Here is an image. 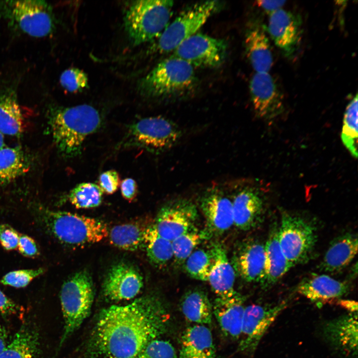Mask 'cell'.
<instances>
[{
  "mask_svg": "<svg viewBox=\"0 0 358 358\" xmlns=\"http://www.w3.org/2000/svg\"><path fill=\"white\" fill-rule=\"evenodd\" d=\"M175 350L168 341L157 339L150 343L134 358H177Z\"/></svg>",
  "mask_w": 358,
  "mask_h": 358,
  "instance_id": "ab89813d",
  "label": "cell"
},
{
  "mask_svg": "<svg viewBox=\"0 0 358 358\" xmlns=\"http://www.w3.org/2000/svg\"><path fill=\"white\" fill-rule=\"evenodd\" d=\"M193 67L172 56L159 63L138 83V91L150 97H168L184 94L195 86Z\"/></svg>",
  "mask_w": 358,
  "mask_h": 358,
  "instance_id": "277c9868",
  "label": "cell"
},
{
  "mask_svg": "<svg viewBox=\"0 0 358 358\" xmlns=\"http://www.w3.org/2000/svg\"><path fill=\"white\" fill-rule=\"evenodd\" d=\"M102 194L98 185L92 182H83L70 191L68 199L77 208H91L101 203Z\"/></svg>",
  "mask_w": 358,
  "mask_h": 358,
  "instance_id": "d590c367",
  "label": "cell"
},
{
  "mask_svg": "<svg viewBox=\"0 0 358 358\" xmlns=\"http://www.w3.org/2000/svg\"><path fill=\"white\" fill-rule=\"evenodd\" d=\"M227 49L224 40L196 33L181 42L174 50L172 56L193 67L214 68L224 61Z\"/></svg>",
  "mask_w": 358,
  "mask_h": 358,
  "instance_id": "8fae6325",
  "label": "cell"
},
{
  "mask_svg": "<svg viewBox=\"0 0 358 358\" xmlns=\"http://www.w3.org/2000/svg\"><path fill=\"white\" fill-rule=\"evenodd\" d=\"M0 18L20 32L36 37L50 35L55 28L51 6L44 0L0 1Z\"/></svg>",
  "mask_w": 358,
  "mask_h": 358,
  "instance_id": "52a82bcc",
  "label": "cell"
},
{
  "mask_svg": "<svg viewBox=\"0 0 358 358\" xmlns=\"http://www.w3.org/2000/svg\"><path fill=\"white\" fill-rule=\"evenodd\" d=\"M278 240L284 255L293 266L306 263L316 243V228L302 217L283 211Z\"/></svg>",
  "mask_w": 358,
  "mask_h": 358,
  "instance_id": "ba28073f",
  "label": "cell"
},
{
  "mask_svg": "<svg viewBox=\"0 0 358 358\" xmlns=\"http://www.w3.org/2000/svg\"><path fill=\"white\" fill-rule=\"evenodd\" d=\"M213 263L207 281L217 297H227L237 291L234 288L236 272L229 261L226 250L218 242L209 247Z\"/></svg>",
  "mask_w": 358,
  "mask_h": 358,
  "instance_id": "7402d4cb",
  "label": "cell"
},
{
  "mask_svg": "<svg viewBox=\"0 0 358 358\" xmlns=\"http://www.w3.org/2000/svg\"><path fill=\"white\" fill-rule=\"evenodd\" d=\"M200 206L206 222L205 230L211 236L220 235L234 225L232 201L212 191L201 197Z\"/></svg>",
  "mask_w": 358,
  "mask_h": 358,
  "instance_id": "d6986e66",
  "label": "cell"
},
{
  "mask_svg": "<svg viewBox=\"0 0 358 358\" xmlns=\"http://www.w3.org/2000/svg\"><path fill=\"white\" fill-rule=\"evenodd\" d=\"M143 286V277L136 268L119 263L109 270L103 283L102 292L110 301L130 300L140 292Z\"/></svg>",
  "mask_w": 358,
  "mask_h": 358,
  "instance_id": "2e32d148",
  "label": "cell"
},
{
  "mask_svg": "<svg viewBox=\"0 0 358 358\" xmlns=\"http://www.w3.org/2000/svg\"><path fill=\"white\" fill-rule=\"evenodd\" d=\"M268 30L276 46L286 58L294 57L302 38V20L300 16L280 9L269 15Z\"/></svg>",
  "mask_w": 358,
  "mask_h": 358,
  "instance_id": "5bb4252c",
  "label": "cell"
},
{
  "mask_svg": "<svg viewBox=\"0 0 358 358\" xmlns=\"http://www.w3.org/2000/svg\"><path fill=\"white\" fill-rule=\"evenodd\" d=\"M341 139L351 155L358 156V95L348 104L345 112Z\"/></svg>",
  "mask_w": 358,
  "mask_h": 358,
  "instance_id": "e575fe53",
  "label": "cell"
},
{
  "mask_svg": "<svg viewBox=\"0 0 358 358\" xmlns=\"http://www.w3.org/2000/svg\"><path fill=\"white\" fill-rule=\"evenodd\" d=\"M31 162L19 146L0 149V185L7 184L30 170Z\"/></svg>",
  "mask_w": 358,
  "mask_h": 358,
  "instance_id": "4dcf8cb0",
  "label": "cell"
},
{
  "mask_svg": "<svg viewBox=\"0 0 358 358\" xmlns=\"http://www.w3.org/2000/svg\"><path fill=\"white\" fill-rule=\"evenodd\" d=\"M180 308L185 318L190 322L205 326L212 322V305L207 294L201 289L186 292L181 298Z\"/></svg>",
  "mask_w": 358,
  "mask_h": 358,
  "instance_id": "f546056e",
  "label": "cell"
},
{
  "mask_svg": "<svg viewBox=\"0 0 358 358\" xmlns=\"http://www.w3.org/2000/svg\"><path fill=\"white\" fill-rule=\"evenodd\" d=\"M358 249L357 235L345 233L335 238L330 243L319 268L329 272L342 270L353 261Z\"/></svg>",
  "mask_w": 358,
  "mask_h": 358,
  "instance_id": "4316f807",
  "label": "cell"
},
{
  "mask_svg": "<svg viewBox=\"0 0 358 358\" xmlns=\"http://www.w3.org/2000/svg\"><path fill=\"white\" fill-rule=\"evenodd\" d=\"M197 217L196 208L192 202L179 199L167 203L160 209L154 225L162 237L172 241L195 228Z\"/></svg>",
  "mask_w": 358,
  "mask_h": 358,
  "instance_id": "4fadbf2b",
  "label": "cell"
},
{
  "mask_svg": "<svg viewBox=\"0 0 358 358\" xmlns=\"http://www.w3.org/2000/svg\"><path fill=\"white\" fill-rule=\"evenodd\" d=\"M60 83L68 91L77 92L88 87L89 80L88 76L83 71L78 68H71L61 74Z\"/></svg>",
  "mask_w": 358,
  "mask_h": 358,
  "instance_id": "74e56055",
  "label": "cell"
},
{
  "mask_svg": "<svg viewBox=\"0 0 358 358\" xmlns=\"http://www.w3.org/2000/svg\"><path fill=\"white\" fill-rule=\"evenodd\" d=\"M177 358H217L210 330L205 325L194 324L183 332Z\"/></svg>",
  "mask_w": 358,
  "mask_h": 358,
  "instance_id": "484cf974",
  "label": "cell"
},
{
  "mask_svg": "<svg viewBox=\"0 0 358 358\" xmlns=\"http://www.w3.org/2000/svg\"><path fill=\"white\" fill-rule=\"evenodd\" d=\"M43 268L19 269L10 271L4 275L0 282L3 285L20 288L27 285L34 278L43 274Z\"/></svg>",
  "mask_w": 358,
  "mask_h": 358,
  "instance_id": "f35d334b",
  "label": "cell"
},
{
  "mask_svg": "<svg viewBox=\"0 0 358 358\" xmlns=\"http://www.w3.org/2000/svg\"><path fill=\"white\" fill-rule=\"evenodd\" d=\"M120 181L118 173L114 170L101 174L98 178V186L103 193L111 194L117 191Z\"/></svg>",
  "mask_w": 358,
  "mask_h": 358,
  "instance_id": "60d3db41",
  "label": "cell"
},
{
  "mask_svg": "<svg viewBox=\"0 0 358 358\" xmlns=\"http://www.w3.org/2000/svg\"><path fill=\"white\" fill-rule=\"evenodd\" d=\"M173 5L168 0L132 2L124 16L125 29L132 43L139 45L158 38L169 24Z\"/></svg>",
  "mask_w": 358,
  "mask_h": 358,
  "instance_id": "5b68a950",
  "label": "cell"
},
{
  "mask_svg": "<svg viewBox=\"0 0 358 358\" xmlns=\"http://www.w3.org/2000/svg\"><path fill=\"white\" fill-rule=\"evenodd\" d=\"M245 298L236 292L227 297H216L213 305L214 315L223 334L234 340L240 338L245 310Z\"/></svg>",
  "mask_w": 358,
  "mask_h": 358,
  "instance_id": "44dd1931",
  "label": "cell"
},
{
  "mask_svg": "<svg viewBox=\"0 0 358 358\" xmlns=\"http://www.w3.org/2000/svg\"><path fill=\"white\" fill-rule=\"evenodd\" d=\"M144 239L147 257L153 264L163 266L173 259L172 241L162 237L154 224L145 228Z\"/></svg>",
  "mask_w": 358,
  "mask_h": 358,
  "instance_id": "1f68e13d",
  "label": "cell"
},
{
  "mask_svg": "<svg viewBox=\"0 0 358 358\" xmlns=\"http://www.w3.org/2000/svg\"><path fill=\"white\" fill-rule=\"evenodd\" d=\"M265 245V265L263 278L261 282L263 288L267 289L274 284L293 266L284 255L278 240V226L274 223Z\"/></svg>",
  "mask_w": 358,
  "mask_h": 358,
  "instance_id": "d4e9b609",
  "label": "cell"
},
{
  "mask_svg": "<svg viewBox=\"0 0 358 358\" xmlns=\"http://www.w3.org/2000/svg\"><path fill=\"white\" fill-rule=\"evenodd\" d=\"M285 2V0H258L257 4L270 15L281 9Z\"/></svg>",
  "mask_w": 358,
  "mask_h": 358,
  "instance_id": "bcb514c9",
  "label": "cell"
},
{
  "mask_svg": "<svg viewBox=\"0 0 358 358\" xmlns=\"http://www.w3.org/2000/svg\"><path fill=\"white\" fill-rule=\"evenodd\" d=\"M94 295L92 279L86 270L76 273L64 282L60 291L64 320V333L60 346L89 316Z\"/></svg>",
  "mask_w": 358,
  "mask_h": 358,
  "instance_id": "8992f818",
  "label": "cell"
},
{
  "mask_svg": "<svg viewBox=\"0 0 358 358\" xmlns=\"http://www.w3.org/2000/svg\"><path fill=\"white\" fill-rule=\"evenodd\" d=\"M19 236L17 231L10 225H0V243L5 250L9 251L16 248Z\"/></svg>",
  "mask_w": 358,
  "mask_h": 358,
  "instance_id": "b9f144b4",
  "label": "cell"
},
{
  "mask_svg": "<svg viewBox=\"0 0 358 358\" xmlns=\"http://www.w3.org/2000/svg\"><path fill=\"white\" fill-rule=\"evenodd\" d=\"M31 208L40 226L63 244L82 246L99 242L108 235L106 225L99 219L51 210L38 203Z\"/></svg>",
  "mask_w": 358,
  "mask_h": 358,
  "instance_id": "3957f363",
  "label": "cell"
},
{
  "mask_svg": "<svg viewBox=\"0 0 358 358\" xmlns=\"http://www.w3.org/2000/svg\"><path fill=\"white\" fill-rule=\"evenodd\" d=\"M5 147L4 137L3 134L0 132V149Z\"/></svg>",
  "mask_w": 358,
  "mask_h": 358,
  "instance_id": "681fc988",
  "label": "cell"
},
{
  "mask_svg": "<svg viewBox=\"0 0 358 358\" xmlns=\"http://www.w3.org/2000/svg\"><path fill=\"white\" fill-rule=\"evenodd\" d=\"M145 228L135 223L114 226L108 232L110 243L116 247L126 251H135L144 246Z\"/></svg>",
  "mask_w": 358,
  "mask_h": 358,
  "instance_id": "d6a6232c",
  "label": "cell"
},
{
  "mask_svg": "<svg viewBox=\"0 0 358 358\" xmlns=\"http://www.w3.org/2000/svg\"><path fill=\"white\" fill-rule=\"evenodd\" d=\"M39 335L35 327L25 323L0 354V358H36Z\"/></svg>",
  "mask_w": 358,
  "mask_h": 358,
  "instance_id": "f1b7e54d",
  "label": "cell"
},
{
  "mask_svg": "<svg viewBox=\"0 0 358 358\" xmlns=\"http://www.w3.org/2000/svg\"><path fill=\"white\" fill-rule=\"evenodd\" d=\"M323 334L329 345L341 354L355 358L358 354V314L348 313L325 323Z\"/></svg>",
  "mask_w": 358,
  "mask_h": 358,
  "instance_id": "ac0fdd59",
  "label": "cell"
},
{
  "mask_svg": "<svg viewBox=\"0 0 358 358\" xmlns=\"http://www.w3.org/2000/svg\"><path fill=\"white\" fill-rule=\"evenodd\" d=\"M24 118L15 88L6 86L0 90V132L20 137L24 131Z\"/></svg>",
  "mask_w": 358,
  "mask_h": 358,
  "instance_id": "83f0119b",
  "label": "cell"
},
{
  "mask_svg": "<svg viewBox=\"0 0 358 358\" xmlns=\"http://www.w3.org/2000/svg\"><path fill=\"white\" fill-rule=\"evenodd\" d=\"M19 310L18 306L11 300L5 296L0 290V312L4 315L7 316L15 314Z\"/></svg>",
  "mask_w": 358,
  "mask_h": 358,
  "instance_id": "f6af8a7d",
  "label": "cell"
},
{
  "mask_svg": "<svg viewBox=\"0 0 358 358\" xmlns=\"http://www.w3.org/2000/svg\"><path fill=\"white\" fill-rule=\"evenodd\" d=\"M245 44L248 57L256 73H268L273 64L270 45L264 25L258 22L247 29Z\"/></svg>",
  "mask_w": 358,
  "mask_h": 358,
  "instance_id": "cb8c5ba5",
  "label": "cell"
},
{
  "mask_svg": "<svg viewBox=\"0 0 358 358\" xmlns=\"http://www.w3.org/2000/svg\"><path fill=\"white\" fill-rule=\"evenodd\" d=\"M120 187L123 198L128 201L133 200L138 194V185L132 178H126L120 182Z\"/></svg>",
  "mask_w": 358,
  "mask_h": 358,
  "instance_id": "ee69618b",
  "label": "cell"
},
{
  "mask_svg": "<svg viewBox=\"0 0 358 358\" xmlns=\"http://www.w3.org/2000/svg\"><path fill=\"white\" fill-rule=\"evenodd\" d=\"M210 237L205 229L199 230L196 227L180 235L172 241L173 258L178 264L184 263L196 247Z\"/></svg>",
  "mask_w": 358,
  "mask_h": 358,
  "instance_id": "836d02e7",
  "label": "cell"
},
{
  "mask_svg": "<svg viewBox=\"0 0 358 358\" xmlns=\"http://www.w3.org/2000/svg\"><path fill=\"white\" fill-rule=\"evenodd\" d=\"M7 333L5 327L0 323V354L7 346Z\"/></svg>",
  "mask_w": 358,
  "mask_h": 358,
  "instance_id": "c3c4849f",
  "label": "cell"
},
{
  "mask_svg": "<svg viewBox=\"0 0 358 358\" xmlns=\"http://www.w3.org/2000/svg\"><path fill=\"white\" fill-rule=\"evenodd\" d=\"M180 137L179 128L171 120L160 116L148 117L129 126L125 144L160 152L173 147Z\"/></svg>",
  "mask_w": 358,
  "mask_h": 358,
  "instance_id": "30bf717a",
  "label": "cell"
},
{
  "mask_svg": "<svg viewBox=\"0 0 358 358\" xmlns=\"http://www.w3.org/2000/svg\"><path fill=\"white\" fill-rule=\"evenodd\" d=\"M170 316L159 298L146 295L100 312L90 341L96 358H134L164 334Z\"/></svg>",
  "mask_w": 358,
  "mask_h": 358,
  "instance_id": "6da1fadb",
  "label": "cell"
},
{
  "mask_svg": "<svg viewBox=\"0 0 358 358\" xmlns=\"http://www.w3.org/2000/svg\"><path fill=\"white\" fill-rule=\"evenodd\" d=\"M234 225L247 231L256 227L264 213L263 198L255 188L246 187L240 190L232 200Z\"/></svg>",
  "mask_w": 358,
  "mask_h": 358,
  "instance_id": "ffe728a7",
  "label": "cell"
},
{
  "mask_svg": "<svg viewBox=\"0 0 358 358\" xmlns=\"http://www.w3.org/2000/svg\"><path fill=\"white\" fill-rule=\"evenodd\" d=\"M249 88L252 104L259 117L272 119L283 112V96L268 73H256L251 80Z\"/></svg>",
  "mask_w": 358,
  "mask_h": 358,
  "instance_id": "9a60e30c",
  "label": "cell"
},
{
  "mask_svg": "<svg viewBox=\"0 0 358 358\" xmlns=\"http://www.w3.org/2000/svg\"><path fill=\"white\" fill-rule=\"evenodd\" d=\"M231 263L236 274L245 281L261 282L265 271V245L254 239L240 243L234 251Z\"/></svg>",
  "mask_w": 358,
  "mask_h": 358,
  "instance_id": "e0dca14e",
  "label": "cell"
},
{
  "mask_svg": "<svg viewBox=\"0 0 358 358\" xmlns=\"http://www.w3.org/2000/svg\"><path fill=\"white\" fill-rule=\"evenodd\" d=\"M349 290V285L325 274H313L304 278L297 287L298 292L317 304L339 298Z\"/></svg>",
  "mask_w": 358,
  "mask_h": 358,
  "instance_id": "603a6c76",
  "label": "cell"
},
{
  "mask_svg": "<svg viewBox=\"0 0 358 358\" xmlns=\"http://www.w3.org/2000/svg\"><path fill=\"white\" fill-rule=\"evenodd\" d=\"M339 304L347 310L349 313L358 314V303L353 300L340 299Z\"/></svg>",
  "mask_w": 358,
  "mask_h": 358,
  "instance_id": "7dc6e473",
  "label": "cell"
},
{
  "mask_svg": "<svg viewBox=\"0 0 358 358\" xmlns=\"http://www.w3.org/2000/svg\"><path fill=\"white\" fill-rule=\"evenodd\" d=\"M219 6V2L216 0L198 2L189 6L169 23L153 48L159 53L173 52L181 42L196 33L218 11Z\"/></svg>",
  "mask_w": 358,
  "mask_h": 358,
  "instance_id": "9c48e42d",
  "label": "cell"
},
{
  "mask_svg": "<svg viewBox=\"0 0 358 358\" xmlns=\"http://www.w3.org/2000/svg\"><path fill=\"white\" fill-rule=\"evenodd\" d=\"M288 306L283 301L273 306L252 304L245 308L238 350L252 354L270 325Z\"/></svg>",
  "mask_w": 358,
  "mask_h": 358,
  "instance_id": "7c38bea8",
  "label": "cell"
},
{
  "mask_svg": "<svg viewBox=\"0 0 358 358\" xmlns=\"http://www.w3.org/2000/svg\"><path fill=\"white\" fill-rule=\"evenodd\" d=\"M17 247L20 254L26 257H35L39 254L35 241L25 234L20 235Z\"/></svg>",
  "mask_w": 358,
  "mask_h": 358,
  "instance_id": "7bdbcfd3",
  "label": "cell"
},
{
  "mask_svg": "<svg viewBox=\"0 0 358 358\" xmlns=\"http://www.w3.org/2000/svg\"><path fill=\"white\" fill-rule=\"evenodd\" d=\"M48 123L58 151L70 158L81 154L85 140L99 129L102 118L96 108L84 104L52 107Z\"/></svg>",
  "mask_w": 358,
  "mask_h": 358,
  "instance_id": "7a4b0ae2",
  "label": "cell"
},
{
  "mask_svg": "<svg viewBox=\"0 0 358 358\" xmlns=\"http://www.w3.org/2000/svg\"><path fill=\"white\" fill-rule=\"evenodd\" d=\"M213 263V257L209 249H195L186 259L184 268L191 277L200 281H207Z\"/></svg>",
  "mask_w": 358,
  "mask_h": 358,
  "instance_id": "8d00e7d4",
  "label": "cell"
}]
</instances>
